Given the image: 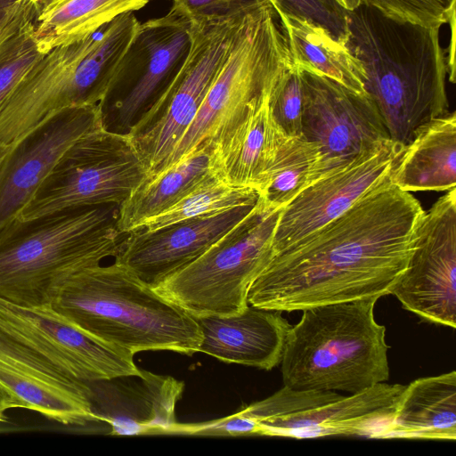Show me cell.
<instances>
[{"label":"cell","instance_id":"ac0fdd59","mask_svg":"<svg viewBox=\"0 0 456 456\" xmlns=\"http://www.w3.org/2000/svg\"><path fill=\"white\" fill-rule=\"evenodd\" d=\"M404 387L379 383L348 396L262 422L258 435L299 439L330 436L382 438Z\"/></svg>","mask_w":456,"mask_h":456},{"label":"cell","instance_id":"4fadbf2b","mask_svg":"<svg viewBox=\"0 0 456 456\" xmlns=\"http://www.w3.org/2000/svg\"><path fill=\"white\" fill-rule=\"evenodd\" d=\"M299 69L302 132L326 160L341 167L377 143L390 139L368 94L355 93L325 76Z\"/></svg>","mask_w":456,"mask_h":456},{"label":"cell","instance_id":"d6a6232c","mask_svg":"<svg viewBox=\"0 0 456 456\" xmlns=\"http://www.w3.org/2000/svg\"><path fill=\"white\" fill-rule=\"evenodd\" d=\"M270 0H172V9L192 24L238 19Z\"/></svg>","mask_w":456,"mask_h":456},{"label":"cell","instance_id":"3957f363","mask_svg":"<svg viewBox=\"0 0 456 456\" xmlns=\"http://www.w3.org/2000/svg\"><path fill=\"white\" fill-rule=\"evenodd\" d=\"M119 206L70 208L0 230V297L23 306H50L76 273L115 257L126 234Z\"/></svg>","mask_w":456,"mask_h":456},{"label":"cell","instance_id":"30bf717a","mask_svg":"<svg viewBox=\"0 0 456 456\" xmlns=\"http://www.w3.org/2000/svg\"><path fill=\"white\" fill-rule=\"evenodd\" d=\"M243 18L191 23L192 42L184 64L165 94L128 134L149 175L163 168L194 120Z\"/></svg>","mask_w":456,"mask_h":456},{"label":"cell","instance_id":"74e56055","mask_svg":"<svg viewBox=\"0 0 456 456\" xmlns=\"http://www.w3.org/2000/svg\"><path fill=\"white\" fill-rule=\"evenodd\" d=\"M9 147L10 146H8V147H0V161L3 159V157L4 156V154L6 153V151H8Z\"/></svg>","mask_w":456,"mask_h":456},{"label":"cell","instance_id":"2e32d148","mask_svg":"<svg viewBox=\"0 0 456 456\" xmlns=\"http://www.w3.org/2000/svg\"><path fill=\"white\" fill-rule=\"evenodd\" d=\"M256 203L155 230L136 228L125 235L115 262L155 289L204 254L242 221Z\"/></svg>","mask_w":456,"mask_h":456},{"label":"cell","instance_id":"cb8c5ba5","mask_svg":"<svg viewBox=\"0 0 456 456\" xmlns=\"http://www.w3.org/2000/svg\"><path fill=\"white\" fill-rule=\"evenodd\" d=\"M215 171V147L206 142L159 173L147 176L119 206V232L126 234L164 212Z\"/></svg>","mask_w":456,"mask_h":456},{"label":"cell","instance_id":"603a6c76","mask_svg":"<svg viewBox=\"0 0 456 456\" xmlns=\"http://www.w3.org/2000/svg\"><path fill=\"white\" fill-rule=\"evenodd\" d=\"M404 191H444L456 185V114L448 112L422 127L391 172Z\"/></svg>","mask_w":456,"mask_h":456},{"label":"cell","instance_id":"9c48e42d","mask_svg":"<svg viewBox=\"0 0 456 456\" xmlns=\"http://www.w3.org/2000/svg\"><path fill=\"white\" fill-rule=\"evenodd\" d=\"M191 42V22L172 8L140 22L98 105L102 127L129 134L179 73Z\"/></svg>","mask_w":456,"mask_h":456},{"label":"cell","instance_id":"836d02e7","mask_svg":"<svg viewBox=\"0 0 456 456\" xmlns=\"http://www.w3.org/2000/svg\"><path fill=\"white\" fill-rule=\"evenodd\" d=\"M168 434L200 436H251L258 435V426L254 419L240 410L224 418L201 423H175Z\"/></svg>","mask_w":456,"mask_h":456},{"label":"cell","instance_id":"4316f807","mask_svg":"<svg viewBox=\"0 0 456 456\" xmlns=\"http://www.w3.org/2000/svg\"><path fill=\"white\" fill-rule=\"evenodd\" d=\"M338 168L326 160L316 143L303 136H288L265 173L257 191L268 207L281 208L313 183Z\"/></svg>","mask_w":456,"mask_h":456},{"label":"cell","instance_id":"e575fe53","mask_svg":"<svg viewBox=\"0 0 456 456\" xmlns=\"http://www.w3.org/2000/svg\"><path fill=\"white\" fill-rule=\"evenodd\" d=\"M36 0H20L0 9V47L33 24Z\"/></svg>","mask_w":456,"mask_h":456},{"label":"cell","instance_id":"f1b7e54d","mask_svg":"<svg viewBox=\"0 0 456 456\" xmlns=\"http://www.w3.org/2000/svg\"><path fill=\"white\" fill-rule=\"evenodd\" d=\"M45 54L34 38L33 24L0 47V110L27 72Z\"/></svg>","mask_w":456,"mask_h":456},{"label":"cell","instance_id":"5bb4252c","mask_svg":"<svg viewBox=\"0 0 456 456\" xmlns=\"http://www.w3.org/2000/svg\"><path fill=\"white\" fill-rule=\"evenodd\" d=\"M404 147L384 140L305 188L281 211L273 238V256L337 218L382 182Z\"/></svg>","mask_w":456,"mask_h":456},{"label":"cell","instance_id":"8fae6325","mask_svg":"<svg viewBox=\"0 0 456 456\" xmlns=\"http://www.w3.org/2000/svg\"><path fill=\"white\" fill-rule=\"evenodd\" d=\"M0 330L83 381L142 373L134 354L82 330L51 306H23L0 297Z\"/></svg>","mask_w":456,"mask_h":456},{"label":"cell","instance_id":"44dd1931","mask_svg":"<svg viewBox=\"0 0 456 456\" xmlns=\"http://www.w3.org/2000/svg\"><path fill=\"white\" fill-rule=\"evenodd\" d=\"M276 85L251 102L238 120L213 143L216 171L229 184L257 191L288 137L271 110V96Z\"/></svg>","mask_w":456,"mask_h":456},{"label":"cell","instance_id":"8d00e7d4","mask_svg":"<svg viewBox=\"0 0 456 456\" xmlns=\"http://www.w3.org/2000/svg\"><path fill=\"white\" fill-rule=\"evenodd\" d=\"M20 0H0V9L12 5ZM37 1V0H36Z\"/></svg>","mask_w":456,"mask_h":456},{"label":"cell","instance_id":"83f0119b","mask_svg":"<svg viewBox=\"0 0 456 456\" xmlns=\"http://www.w3.org/2000/svg\"><path fill=\"white\" fill-rule=\"evenodd\" d=\"M258 200L259 193L256 189L229 184L215 171L175 205L145 220L137 228L155 230L180 221L254 205Z\"/></svg>","mask_w":456,"mask_h":456},{"label":"cell","instance_id":"6da1fadb","mask_svg":"<svg viewBox=\"0 0 456 456\" xmlns=\"http://www.w3.org/2000/svg\"><path fill=\"white\" fill-rule=\"evenodd\" d=\"M424 214L390 174L337 218L275 254L252 282L248 305L292 312L391 294Z\"/></svg>","mask_w":456,"mask_h":456},{"label":"cell","instance_id":"d4e9b609","mask_svg":"<svg viewBox=\"0 0 456 456\" xmlns=\"http://www.w3.org/2000/svg\"><path fill=\"white\" fill-rule=\"evenodd\" d=\"M150 0H37L33 36L44 53L80 41Z\"/></svg>","mask_w":456,"mask_h":456},{"label":"cell","instance_id":"7402d4cb","mask_svg":"<svg viewBox=\"0 0 456 456\" xmlns=\"http://www.w3.org/2000/svg\"><path fill=\"white\" fill-rule=\"evenodd\" d=\"M382 438L455 441V370L405 386Z\"/></svg>","mask_w":456,"mask_h":456},{"label":"cell","instance_id":"d590c367","mask_svg":"<svg viewBox=\"0 0 456 456\" xmlns=\"http://www.w3.org/2000/svg\"><path fill=\"white\" fill-rule=\"evenodd\" d=\"M13 408H21V405L2 385H0V423L6 422L5 412Z\"/></svg>","mask_w":456,"mask_h":456},{"label":"cell","instance_id":"5b68a950","mask_svg":"<svg viewBox=\"0 0 456 456\" xmlns=\"http://www.w3.org/2000/svg\"><path fill=\"white\" fill-rule=\"evenodd\" d=\"M379 298L302 310L281 361L284 386L358 393L389 379L386 327L374 317Z\"/></svg>","mask_w":456,"mask_h":456},{"label":"cell","instance_id":"4dcf8cb0","mask_svg":"<svg viewBox=\"0 0 456 456\" xmlns=\"http://www.w3.org/2000/svg\"><path fill=\"white\" fill-rule=\"evenodd\" d=\"M278 12L305 20L324 28L337 41L347 37L346 10L336 0H270Z\"/></svg>","mask_w":456,"mask_h":456},{"label":"cell","instance_id":"ffe728a7","mask_svg":"<svg viewBox=\"0 0 456 456\" xmlns=\"http://www.w3.org/2000/svg\"><path fill=\"white\" fill-rule=\"evenodd\" d=\"M281 313L248 305L232 315L196 318L202 336L199 352L227 363L271 370L281 363L292 326Z\"/></svg>","mask_w":456,"mask_h":456},{"label":"cell","instance_id":"e0dca14e","mask_svg":"<svg viewBox=\"0 0 456 456\" xmlns=\"http://www.w3.org/2000/svg\"><path fill=\"white\" fill-rule=\"evenodd\" d=\"M0 385L21 405L63 425L94 421L91 390L39 354L0 330Z\"/></svg>","mask_w":456,"mask_h":456},{"label":"cell","instance_id":"277c9868","mask_svg":"<svg viewBox=\"0 0 456 456\" xmlns=\"http://www.w3.org/2000/svg\"><path fill=\"white\" fill-rule=\"evenodd\" d=\"M90 335L132 354L172 351L192 355L202 339L195 317L117 263L67 280L51 305Z\"/></svg>","mask_w":456,"mask_h":456},{"label":"cell","instance_id":"52a82bcc","mask_svg":"<svg viewBox=\"0 0 456 456\" xmlns=\"http://www.w3.org/2000/svg\"><path fill=\"white\" fill-rule=\"evenodd\" d=\"M281 209L268 207L259 196L242 221L155 289L195 318L240 313L248 305L252 282L273 256Z\"/></svg>","mask_w":456,"mask_h":456},{"label":"cell","instance_id":"7c38bea8","mask_svg":"<svg viewBox=\"0 0 456 456\" xmlns=\"http://www.w3.org/2000/svg\"><path fill=\"white\" fill-rule=\"evenodd\" d=\"M391 294L426 322L456 328V189L425 212L408 265Z\"/></svg>","mask_w":456,"mask_h":456},{"label":"cell","instance_id":"d6986e66","mask_svg":"<svg viewBox=\"0 0 456 456\" xmlns=\"http://www.w3.org/2000/svg\"><path fill=\"white\" fill-rule=\"evenodd\" d=\"M94 421L106 422L110 435L167 434L176 423L175 403L183 383L142 370L140 375L88 381Z\"/></svg>","mask_w":456,"mask_h":456},{"label":"cell","instance_id":"f546056e","mask_svg":"<svg viewBox=\"0 0 456 456\" xmlns=\"http://www.w3.org/2000/svg\"><path fill=\"white\" fill-rule=\"evenodd\" d=\"M384 16L427 28H440L454 20L455 0H361Z\"/></svg>","mask_w":456,"mask_h":456},{"label":"cell","instance_id":"8992f818","mask_svg":"<svg viewBox=\"0 0 456 456\" xmlns=\"http://www.w3.org/2000/svg\"><path fill=\"white\" fill-rule=\"evenodd\" d=\"M294 65L285 28L273 4L246 14L194 120L160 171L200 145L217 142L250 102Z\"/></svg>","mask_w":456,"mask_h":456},{"label":"cell","instance_id":"484cf974","mask_svg":"<svg viewBox=\"0 0 456 456\" xmlns=\"http://www.w3.org/2000/svg\"><path fill=\"white\" fill-rule=\"evenodd\" d=\"M278 14L296 67L330 77L355 93L367 94L362 68L344 44L334 39L324 28L305 20L281 12Z\"/></svg>","mask_w":456,"mask_h":456},{"label":"cell","instance_id":"7a4b0ae2","mask_svg":"<svg viewBox=\"0 0 456 456\" xmlns=\"http://www.w3.org/2000/svg\"><path fill=\"white\" fill-rule=\"evenodd\" d=\"M346 20L344 45L362 68L365 92L390 139L406 146L449 112L439 28L398 21L364 4L346 11Z\"/></svg>","mask_w":456,"mask_h":456},{"label":"cell","instance_id":"ba28073f","mask_svg":"<svg viewBox=\"0 0 456 456\" xmlns=\"http://www.w3.org/2000/svg\"><path fill=\"white\" fill-rule=\"evenodd\" d=\"M148 175L131 136L101 125L66 150L15 218L28 220L85 206H120Z\"/></svg>","mask_w":456,"mask_h":456},{"label":"cell","instance_id":"1f68e13d","mask_svg":"<svg viewBox=\"0 0 456 456\" xmlns=\"http://www.w3.org/2000/svg\"><path fill=\"white\" fill-rule=\"evenodd\" d=\"M270 104L273 118L285 134L301 136L302 86L297 67L294 65L278 82Z\"/></svg>","mask_w":456,"mask_h":456},{"label":"cell","instance_id":"9a60e30c","mask_svg":"<svg viewBox=\"0 0 456 456\" xmlns=\"http://www.w3.org/2000/svg\"><path fill=\"white\" fill-rule=\"evenodd\" d=\"M101 125L98 106L66 108L10 145L0 161V230L16 217L66 150Z\"/></svg>","mask_w":456,"mask_h":456}]
</instances>
